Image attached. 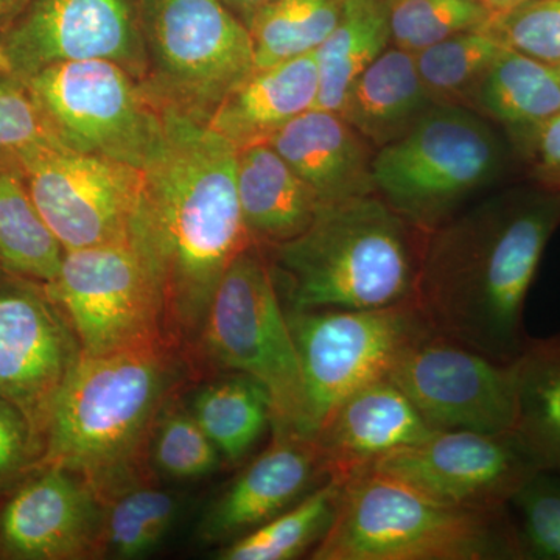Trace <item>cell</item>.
I'll return each mask as SVG.
<instances>
[{
    "label": "cell",
    "mask_w": 560,
    "mask_h": 560,
    "mask_svg": "<svg viewBox=\"0 0 560 560\" xmlns=\"http://www.w3.org/2000/svg\"><path fill=\"white\" fill-rule=\"evenodd\" d=\"M165 139L143 168L128 243L149 268L162 331L197 348L224 272L250 245L237 194V150L209 125L162 113Z\"/></svg>",
    "instance_id": "6da1fadb"
},
{
    "label": "cell",
    "mask_w": 560,
    "mask_h": 560,
    "mask_svg": "<svg viewBox=\"0 0 560 560\" xmlns=\"http://www.w3.org/2000/svg\"><path fill=\"white\" fill-rule=\"evenodd\" d=\"M560 226V190L539 184L495 191L427 232L415 302L427 323L500 363L529 337L525 305Z\"/></svg>",
    "instance_id": "7a4b0ae2"
},
{
    "label": "cell",
    "mask_w": 560,
    "mask_h": 560,
    "mask_svg": "<svg viewBox=\"0 0 560 560\" xmlns=\"http://www.w3.org/2000/svg\"><path fill=\"white\" fill-rule=\"evenodd\" d=\"M187 371L183 350L167 341L81 352L47 416L39 466L79 475L105 504L145 485L154 427Z\"/></svg>",
    "instance_id": "3957f363"
},
{
    "label": "cell",
    "mask_w": 560,
    "mask_h": 560,
    "mask_svg": "<svg viewBox=\"0 0 560 560\" xmlns=\"http://www.w3.org/2000/svg\"><path fill=\"white\" fill-rule=\"evenodd\" d=\"M425 232L377 194L320 205L307 231L264 249L285 311L415 302Z\"/></svg>",
    "instance_id": "277c9868"
},
{
    "label": "cell",
    "mask_w": 560,
    "mask_h": 560,
    "mask_svg": "<svg viewBox=\"0 0 560 560\" xmlns=\"http://www.w3.org/2000/svg\"><path fill=\"white\" fill-rule=\"evenodd\" d=\"M313 560L525 559L510 508L451 506L368 469L342 486L329 530Z\"/></svg>",
    "instance_id": "5b68a950"
},
{
    "label": "cell",
    "mask_w": 560,
    "mask_h": 560,
    "mask_svg": "<svg viewBox=\"0 0 560 560\" xmlns=\"http://www.w3.org/2000/svg\"><path fill=\"white\" fill-rule=\"evenodd\" d=\"M510 153L477 110L438 103L408 135L375 151V194L427 234L495 187Z\"/></svg>",
    "instance_id": "8992f818"
},
{
    "label": "cell",
    "mask_w": 560,
    "mask_h": 560,
    "mask_svg": "<svg viewBox=\"0 0 560 560\" xmlns=\"http://www.w3.org/2000/svg\"><path fill=\"white\" fill-rule=\"evenodd\" d=\"M140 88L161 113L209 125L256 70L249 28L221 0H143Z\"/></svg>",
    "instance_id": "52a82bcc"
},
{
    "label": "cell",
    "mask_w": 560,
    "mask_h": 560,
    "mask_svg": "<svg viewBox=\"0 0 560 560\" xmlns=\"http://www.w3.org/2000/svg\"><path fill=\"white\" fill-rule=\"evenodd\" d=\"M195 349L217 370L264 383L272 400V433L300 434L305 411L300 355L260 246L250 243L232 260Z\"/></svg>",
    "instance_id": "ba28073f"
},
{
    "label": "cell",
    "mask_w": 560,
    "mask_h": 560,
    "mask_svg": "<svg viewBox=\"0 0 560 560\" xmlns=\"http://www.w3.org/2000/svg\"><path fill=\"white\" fill-rule=\"evenodd\" d=\"M20 81L66 149L139 171L162 149L164 116L116 62H57Z\"/></svg>",
    "instance_id": "9c48e42d"
},
{
    "label": "cell",
    "mask_w": 560,
    "mask_h": 560,
    "mask_svg": "<svg viewBox=\"0 0 560 560\" xmlns=\"http://www.w3.org/2000/svg\"><path fill=\"white\" fill-rule=\"evenodd\" d=\"M285 312L304 377L300 434L312 441L350 394L388 377L401 349L429 326L416 302L366 311Z\"/></svg>",
    "instance_id": "30bf717a"
},
{
    "label": "cell",
    "mask_w": 560,
    "mask_h": 560,
    "mask_svg": "<svg viewBox=\"0 0 560 560\" xmlns=\"http://www.w3.org/2000/svg\"><path fill=\"white\" fill-rule=\"evenodd\" d=\"M44 285L83 353L102 355L167 341L156 285L128 242L66 250L57 278Z\"/></svg>",
    "instance_id": "8fae6325"
},
{
    "label": "cell",
    "mask_w": 560,
    "mask_h": 560,
    "mask_svg": "<svg viewBox=\"0 0 560 560\" xmlns=\"http://www.w3.org/2000/svg\"><path fill=\"white\" fill-rule=\"evenodd\" d=\"M32 200L62 249L127 243L143 172L44 142L18 153Z\"/></svg>",
    "instance_id": "7c38bea8"
},
{
    "label": "cell",
    "mask_w": 560,
    "mask_h": 560,
    "mask_svg": "<svg viewBox=\"0 0 560 560\" xmlns=\"http://www.w3.org/2000/svg\"><path fill=\"white\" fill-rule=\"evenodd\" d=\"M388 378L431 430L511 433L514 363H500L427 326L407 342Z\"/></svg>",
    "instance_id": "4fadbf2b"
},
{
    "label": "cell",
    "mask_w": 560,
    "mask_h": 560,
    "mask_svg": "<svg viewBox=\"0 0 560 560\" xmlns=\"http://www.w3.org/2000/svg\"><path fill=\"white\" fill-rule=\"evenodd\" d=\"M0 47L18 80L57 62L105 60L140 83L143 0H28L0 25Z\"/></svg>",
    "instance_id": "5bb4252c"
},
{
    "label": "cell",
    "mask_w": 560,
    "mask_h": 560,
    "mask_svg": "<svg viewBox=\"0 0 560 560\" xmlns=\"http://www.w3.org/2000/svg\"><path fill=\"white\" fill-rule=\"evenodd\" d=\"M371 469L430 499L467 510H508L539 467L514 433L433 430Z\"/></svg>",
    "instance_id": "9a60e30c"
},
{
    "label": "cell",
    "mask_w": 560,
    "mask_h": 560,
    "mask_svg": "<svg viewBox=\"0 0 560 560\" xmlns=\"http://www.w3.org/2000/svg\"><path fill=\"white\" fill-rule=\"evenodd\" d=\"M80 357L46 285L0 267V397L24 412L40 445L51 405Z\"/></svg>",
    "instance_id": "2e32d148"
},
{
    "label": "cell",
    "mask_w": 560,
    "mask_h": 560,
    "mask_svg": "<svg viewBox=\"0 0 560 560\" xmlns=\"http://www.w3.org/2000/svg\"><path fill=\"white\" fill-rule=\"evenodd\" d=\"M105 503L83 478L44 466L18 485L0 510V551L20 560L102 555Z\"/></svg>",
    "instance_id": "e0dca14e"
},
{
    "label": "cell",
    "mask_w": 560,
    "mask_h": 560,
    "mask_svg": "<svg viewBox=\"0 0 560 560\" xmlns=\"http://www.w3.org/2000/svg\"><path fill=\"white\" fill-rule=\"evenodd\" d=\"M329 478L315 441L272 433L270 447L250 460L202 514L198 539L231 544L278 517Z\"/></svg>",
    "instance_id": "ac0fdd59"
},
{
    "label": "cell",
    "mask_w": 560,
    "mask_h": 560,
    "mask_svg": "<svg viewBox=\"0 0 560 560\" xmlns=\"http://www.w3.org/2000/svg\"><path fill=\"white\" fill-rule=\"evenodd\" d=\"M431 431L404 390L385 377L350 394L315 442L329 477L346 482Z\"/></svg>",
    "instance_id": "d6986e66"
},
{
    "label": "cell",
    "mask_w": 560,
    "mask_h": 560,
    "mask_svg": "<svg viewBox=\"0 0 560 560\" xmlns=\"http://www.w3.org/2000/svg\"><path fill=\"white\" fill-rule=\"evenodd\" d=\"M267 143L320 205L375 194V149L335 110H305Z\"/></svg>",
    "instance_id": "ffe728a7"
},
{
    "label": "cell",
    "mask_w": 560,
    "mask_h": 560,
    "mask_svg": "<svg viewBox=\"0 0 560 560\" xmlns=\"http://www.w3.org/2000/svg\"><path fill=\"white\" fill-rule=\"evenodd\" d=\"M318 88L316 50L256 69L221 103L209 127L235 150L268 142L280 128L315 108Z\"/></svg>",
    "instance_id": "44dd1931"
},
{
    "label": "cell",
    "mask_w": 560,
    "mask_h": 560,
    "mask_svg": "<svg viewBox=\"0 0 560 560\" xmlns=\"http://www.w3.org/2000/svg\"><path fill=\"white\" fill-rule=\"evenodd\" d=\"M237 194L243 226L260 248L282 245L307 231L320 206L267 142L237 150Z\"/></svg>",
    "instance_id": "7402d4cb"
},
{
    "label": "cell",
    "mask_w": 560,
    "mask_h": 560,
    "mask_svg": "<svg viewBox=\"0 0 560 560\" xmlns=\"http://www.w3.org/2000/svg\"><path fill=\"white\" fill-rule=\"evenodd\" d=\"M434 105L415 55L389 46L353 81L338 114L377 151L408 135Z\"/></svg>",
    "instance_id": "603a6c76"
},
{
    "label": "cell",
    "mask_w": 560,
    "mask_h": 560,
    "mask_svg": "<svg viewBox=\"0 0 560 560\" xmlns=\"http://www.w3.org/2000/svg\"><path fill=\"white\" fill-rule=\"evenodd\" d=\"M471 109L500 127L518 153L560 114L558 66L506 46L478 86Z\"/></svg>",
    "instance_id": "cb8c5ba5"
},
{
    "label": "cell",
    "mask_w": 560,
    "mask_h": 560,
    "mask_svg": "<svg viewBox=\"0 0 560 560\" xmlns=\"http://www.w3.org/2000/svg\"><path fill=\"white\" fill-rule=\"evenodd\" d=\"M514 368L512 433L540 470L560 474V331L529 338Z\"/></svg>",
    "instance_id": "d4e9b609"
},
{
    "label": "cell",
    "mask_w": 560,
    "mask_h": 560,
    "mask_svg": "<svg viewBox=\"0 0 560 560\" xmlns=\"http://www.w3.org/2000/svg\"><path fill=\"white\" fill-rule=\"evenodd\" d=\"M189 410L223 463H242L272 425L267 386L243 372L226 371L191 397Z\"/></svg>",
    "instance_id": "484cf974"
},
{
    "label": "cell",
    "mask_w": 560,
    "mask_h": 560,
    "mask_svg": "<svg viewBox=\"0 0 560 560\" xmlns=\"http://www.w3.org/2000/svg\"><path fill=\"white\" fill-rule=\"evenodd\" d=\"M389 46L386 0H348L337 27L316 49L319 88L315 108L338 113L353 81Z\"/></svg>",
    "instance_id": "4316f807"
},
{
    "label": "cell",
    "mask_w": 560,
    "mask_h": 560,
    "mask_svg": "<svg viewBox=\"0 0 560 560\" xmlns=\"http://www.w3.org/2000/svg\"><path fill=\"white\" fill-rule=\"evenodd\" d=\"M65 249L32 200L18 153H0V267L49 283Z\"/></svg>",
    "instance_id": "83f0119b"
},
{
    "label": "cell",
    "mask_w": 560,
    "mask_h": 560,
    "mask_svg": "<svg viewBox=\"0 0 560 560\" xmlns=\"http://www.w3.org/2000/svg\"><path fill=\"white\" fill-rule=\"evenodd\" d=\"M345 482L329 478L304 499L245 536L224 545L223 560H291L316 547L329 530Z\"/></svg>",
    "instance_id": "f1b7e54d"
},
{
    "label": "cell",
    "mask_w": 560,
    "mask_h": 560,
    "mask_svg": "<svg viewBox=\"0 0 560 560\" xmlns=\"http://www.w3.org/2000/svg\"><path fill=\"white\" fill-rule=\"evenodd\" d=\"M179 495L145 482L125 490L105 504L102 555L140 559L158 550L183 512Z\"/></svg>",
    "instance_id": "f546056e"
},
{
    "label": "cell",
    "mask_w": 560,
    "mask_h": 560,
    "mask_svg": "<svg viewBox=\"0 0 560 560\" xmlns=\"http://www.w3.org/2000/svg\"><path fill=\"white\" fill-rule=\"evenodd\" d=\"M348 0H275L250 24L256 69L315 51L337 27Z\"/></svg>",
    "instance_id": "4dcf8cb0"
},
{
    "label": "cell",
    "mask_w": 560,
    "mask_h": 560,
    "mask_svg": "<svg viewBox=\"0 0 560 560\" xmlns=\"http://www.w3.org/2000/svg\"><path fill=\"white\" fill-rule=\"evenodd\" d=\"M504 49L486 27L441 40L415 57L420 79L436 103L471 109L478 86Z\"/></svg>",
    "instance_id": "1f68e13d"
},
{
    "label": "cell",
    "mask_w": 560,
    "mask_h": 560,
    "mask_svg": "<svg viewBox=\"0 0 560 560\" xmlns=\"http://www.w3.org/2000/svg\"><path fill=\"white\" fill-rule=\"evenodd\" d=\"M390 46L416 55L459 33L488 27L495 13L481 0H386Z\"/></svg>",
    "instance_id": "d6a6232c"
},
{
    "label": "cell",
    "mask_w": 560,
    "mask_h": 560,
    "mask_svg": "<svg viewBox=\"0 0 560 560\" xmlns=\"http://www.w3.org/2000/svg\"><path fill=\"white\" fill-rule=\"evenodd\" d=\"M150 460L162 477L197 481L220 469L223 458L189 408L167 405L150 442Z\"/></svg>",
    "instance_id": "836d02e7"
},
{
    "label": "cell",
    "mask_w": 560,
    "mask_h": 560,
    "mask_svg": "<svg viewBox=\"0 0 560 560\" xmlns=\"http://www.w3.org/2000/svg\"><path fill=\"white\" fill-rule=\"evenodd\" d=\"M525 559L560 560V474L539 470L510 503Z\"/></svg>",
    "instance_id": "e575fe53"
},
{
    "label": "cell",
    "mask_w": 560,
    "mask_h": 560,
    "mask_svg": "<svg viewBox=\"0 0 560 560\" xmlns=\"http://www.w3.org/2000/svg\"><path fill=\"white\" fill-rule=\"evenodd\" d=\"M488 31L510 49L560 65V0H530L495 13Z\"/></svg>",
    "instance_id": "d590c367"
},
{
    "label": "cell",
    "mask_w": 560,
    "mask_h": 560,
    "mask_svg": "<svg viewBox=\"0 0 560 560\" xmlns=\"http://www.w3.org/2000/svg\"><path fill=\"white\" fill-rule=\"evenodd\" d=\"M58 142L20 80L0 73V153H20L36 143Z\"/></svg>",
    "instance_id": "8d00e7d4"
},
{
    "label": "cell",
    "mask_w": 560,
    "mask_h": 560,
    "mask_svg": "<svg viewBox=\"0 0 560 560\" xmlns=\"http://www.w3.org/2000/svg\"><path fill=\"white\" fill-rule=\"evenodd\" d=\"M40 453L39 436L24 412L0 397V497L16 488Z\"/></svg>",
    "instance_id": "74e56055"
},
{
    "label": "cell",
    "mask_w": 560,
    "mask_h": 560,
    "mask_svg": "<svg viewBox=\"0 0 560 560\" xmlns=\"http://www.w3.org/2000/svg\"><path fill=\"white\" fill-rule=\"evenodd\" d=\"M517 154L534 184L560 190V114L545 124Z\"/></svg>",
    "instance_id": "f35d334b"
},
{
    "label": "cell",
    "mask_w": 560,
    "mask_h": 560,
    "mask_svg": "<svg viewBox=\"0 0 560 560\" xmlns=\"http://www.w3.org/2000/svg\"><path fill=\"white\" fill-rule=\"evenodd\" d=\"M246 25L250 27L257 14L275 0H221Z\"/></svg>",
    "instance_id": "ab89813d"
},
{
    "label": "cell",
    "mask_w": 560,
    "mask_h": 560,
    "mask_svg": "<svg viewBox=\"0 0 560 560\" xmlns=\"http://www.w3.org/2000/svg\"><path fill=\"white\" fill-rule=\"evenodd\" d=\"M27 2L28 0H0V25L10 21Z\"/></svg>",
    "instance_id": "60d3db41"
},
{
    "label": "cell",
    "mask_w": 560,
    "mask_h": 560,
    "mask_svg": "<svg viewBox=\"0 0 560 560\" xmlns=\"http://www.w3.org/2000/svg\"><path fill=\"white\" fill-rule=\"evenodd\" d=\"M481 2L488 5L493 13H501V11L514 9V7L523 5L530 0H481Z\"/></svg>",
    "instance_id": "b9f144b4"
},
{
    "label": "cell",
    "mask_w": 560,
    "mask_h": 560,
    "mask_svg": "<svg viewBox=\"0 0 560 560\" xmlns=\"http://www.w3.org/2000/svg\"><path fill=\"white\" fill-rule=\"evenodd\" d=\"M0 73H9V75L11 73L10 61L2 47H0Z\"/></svg>",
    "instance_id": "7bdbcfd3"
},
{
    "label": "cell",
    "mask_w": 560,
    "mask_h": 560,
    "mask_svg": "<svg viewBox=\"0 0 560 560\" xmlns=\"http://www.w3.org/2000/svg\"><path fill=\"white\" fill-rule=\"evenodd\" d=\"M559 73H560V65H558Z\"/></svg>",
    "instance_id": "ee69618b"
}]
</instances>
